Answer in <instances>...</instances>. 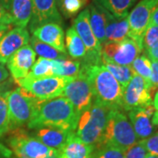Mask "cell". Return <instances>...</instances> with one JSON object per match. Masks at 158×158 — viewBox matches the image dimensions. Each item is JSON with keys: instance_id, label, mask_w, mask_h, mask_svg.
I'll list each match as a JSON object with an SVG mask.
<instances>
[{"instance_id": "obj_2", "label": "cell", "mask_w": 158, "mask_h": 158, "mask_svg": "<svg viewBox=\"0 0 158 158\" xmlns=\"http://www.w3.org/2000/svg\"><path fill=\"white\" fill-rule=\"evenodd\" d=\"M80 73L88 79L94 95V100L112 110L122 109L124 88L103 64L81 65Z\"/></svg>"}, {"instance_id": "obj_7", "label": "cell", "mask_w": 158, "mask_h": 158, "mask_svg": "<svg viewBox=\"0 0 158 158\" xmlns=\"http://www.w3.org/2000/svg\"><path fill=\"white\" fill-rule=\"evenodd\" d=\"M72 27L78 34L86 48V56L81 65L101 64L102 46L93 34L90 25V11L86 7L74 19Z\"/></svg>"}, {"instance_id": "obj_44", "label": "cell", "mask_w": 158, "mask_h": 158, "mask_svg": "<svg viewBox=\"0 0 158 158\" xmlns=\"http://www.w3.org/2000/svg\"><path fill=\"white\" fill-rule=\"evenodd\" d=\"M153 106L155 107L156 111H158V90H156L155 97H154V101H153Z\"/></svg>"}, {"instance_id": "obj_29", "label": "cell", "mask_w": 158, "mask_h": 158, "mask_svg": "<svg viewBox=\"0 0 158 158\" xmlns=\"http://www.w3.org/2000/svg\"><path fill=\"white\" fill-rule=\"evenodd\" d=\"M131 69L135 75H137L150 84L151 77V60L147 55H140L131 64Z\"/></svg>"}, {"instance_id": "obj_30", "label": "cell", "mask_w": 158, "mask_h": 158, "mask_svg": "<svg viewBox=\"0 0 158 158\" xmlns=\"http://www.w3.org/2000/svg\"><path fill=\"white\" fill-rule=\"evenodd\" d=\"M60 62V77H77L81 70V62L78 60L62 58Z\"/></svg>"}, {"instance_id": "obj_8", "label": "cell", "mask_w": 158, "mask_h": 158, "mask_svg": "<svg viewBox=\"0 0 158 158\" xmlns=\"http://www.w3.org/2000/svg\"><path fill=\"white\" fill-rule=\"evenodd\" d=\"M73 77H49L45 78H23L17 81L19 87L28 91L40 101H46L62 96L63 89Z\"/></svg>"}, {"instance_id": "obj_47", "label": "cell", "mask_w": 158, "mask_h": 158, "mask_svg": "<svg viewBox=\"0 0 158 158\" xmlns=\"http://www.w3.org/2000/svg\"><path fill=\"white\" fill-rule=\"evenodd\" d=\"M6 92H7V90H5L2 86H0V95H1V94H4V93H6Z\"/></svg>"}, {"instance_id": "obj_6", "label": "cell", "mask_w": 158, "mask_h": 158, "mask_svg": "<svg viewBox=\"0 0 158 158\" xmlns=\"http://www.w3.org/2000/svg\"><path fill=\"white\" fill-rule=\"evenodd\" d=\"M8 139L10 149L17 158H48L58 150L47 147L26 131L17 128Z\"/></svg>"}, {"instance_id": "obj_13", "label": "cell", "mask_w": 158, "mask_h": 158, "mask_svg": "<svg viewBox=\"0 0 158 158\" xmlns=\"http://www.w3.org/2000/svg\"><path fill=\"white\" fill-rule=\"evenodd\" d=\"M47 23L62 26V17L57 9L56 0H33L32 17L28 24L30 32Z\"/></svg>"}, {"instance_id": "obj_23", "label": "cell", "mask_w": 158, "mask_h": 158, "mask_svg": "<svg viewBox=\"0 0 158 158\" xmlns=\"http://www.w3.org/2000/svg\"><path fill=\"white\" fill-rule=\"evenodd\" d=\"M56 69L57 59L49 60L39 57V59L34 62V66L25 78L40 79L49 77H56Z\"/></svg>"}, {"instance_id": "obj_26", "label": "cell", "mask_w": 158, "mask_h": 158, "mask_svg": "<svg viewBox=\"0 0 158 158\" xmlns=\"http://www.w3.org/2000/svg\"><path fill=\"white\" fill-rule=\"evenodd\" d=\"M88 3L89 0H56V6L62 17L71 19L83 11Z\"/></svg>"}, {"instance_id": "obj_18", "label": "cell", "mask_w": 158, "mask_h": 158, "mask_svg": "<svg viewBox=\"0 0 158 158\" xmlns=\"http://www.w3.org/2000/svg\"><path fill=\"white\" fill-rule=\"evenodd\" d=\"M73 133H70L65 130L50 127H42L33 130L31 135L35 137L41 143L47 147L53 149L59 150L68 141L69 137Z\"/></svg>"}, {"instance_id": "obj_38", "label": "cell", "mask_w": 158, "mask_h": 158, "mask_svg": "<svg viewBox=\"0 0 158 158\" xmlns=\"http://www.w3.org/2000/svg\"><path fill=\"white\" fill-rule=\"evenodd\" d=\"M9 78V71L5 67L4 64L0 63V84L4 83L7 79Z\"/></svg>"}, {"instance_id": "obj_20", "label": "cell", "mask_w": 158, "mask_h": 158, "mask_svg": "<svg viewBox=\"0 0 158 158\" xmlns=\"http://www.w3.org/2000/svg\"><path fill=\"white\" fill-rule=\"evenodd\" d=\"M93 150L92 146L81 141L73 133L63 147L58 150V158H90Z\"/></svg>"}, {"instance_id": "obj_48", "label": "cell", "mask_w": 158, "mask_h": 158, "mask_svg": "<svg viewBox=\"0 0 158 158\" xmlns=\"http://www.w3.org/2000/svg\"><path fill=\"white\" fill-rule=\"evenodd\" d=\"M146 158H158V156H152V155H148V154Z\"/></svg>"}, {"instance_id": "obj_40", "label": "cell", "mask_w": 158, "mask_h": 158, "mask_svg": "<svg viewBox=\"0 0 158 158\" xmlns=\"http://www.w3.org/2000/svg\"><path fill=\"white\" fill-rule=\"evenodd\" d=\"M146 55L150 60H155L158 61V44L154 48L150 49L146 52Z\"/></svg>"}, {"instance_id": "obj_14", "label": "cell", "mask_w": 158, "mask_h": 158, "mask_svg": "<svg viewBox=\"0 0 158 158\" xmlns=\"http://www.w3.org/2000/svg\"><path fill=\"white\" fill-rule=\"evenodd\" d=\"M30 34L24 27H14L9 30L0 39V63L6 64L19 49L29 44Z\"/></svg>"}, {"instance_id": "obj_5", "label": "cell", "mask_w": 158, "mask_h": 158, "mask_svg": "<svg viewBox=\"0 0 158 158\" xmlns=\"http://www.w3.org/2000/svg\"><path fill=\"white\" fill-rule=\"evenodd\" d=\"M8 107L11 130L27 125L33 117L40 100L21 87L5 93Z\"/></svg>"}, {"instance_id": "obj_45", "label": "cell", "mask_w": 158, "mask_h": 158, "mask_svg": "<svg viewBox=\"0 0 158 158\" xmlns=\"http://www.w3.org/2000/svg\"><path fill=\"white\" fill-rule=\"evenodd\" d=\"M152 123L154 126L158 127V111H156L152 117Z\"/></svg>"}, {"instance_id": "obj_31", "label": "cell", "mask_w": 158, "mask_h": 158, "mask_svg": "<svg viewBox=\"0 0 158 158\" xmlns=\"http://www.w3.org/2000/svg\"><path fill=\"white\" fill-rule=\"evenodd\" d=\"M158 44V26L149 22L142 36V49L145 52L154 48Z\"/></svg>"}, {"instance_id": "obj_10", "label": "cell", "mask_w": 158, "mask_h": 158, "mask_svg": "<svg viewBox=\"0 0 158 158\" xmlns=\"http://www.w3.org/2000/svg\"><path fill=\"white\" fill-rule=\"evenodd\" d=\"M153 90L147 81L134 75L130 82L123 90L122 109L128 112L134 108L147 107L153 105Z\"/></svg>"}, {"instance_id": "obj_39", "label": "cell", "mask_w": 158, "mask_h": 158, "mask_svg": "<svg viewBox=\"0 0 158 158\" xmlns=\"http://www.w3.org/2000/svg\"><path fill=\"white\" fill-rule=\"evenodd\" d=\"M11 149L0 143V158H11Z\"/></svg>"}, {"instance_id": "obj_11", "label": "cell", "mask_w": 158, "mask_h": 158, "mask_svg": "<svg viewBox=\"0 0 158 158\" xmlns=\"http://www.w3.org/2000/svg\"><path fill=\"white\" fill-rule=\"evenodd\" d=\"M62 97L67 98L73 105L79 116L89 109L94 102V95L90 83L81 73L65 86Z\"/></svg>"}, {"instance_id": "obj_12", "label": "cell", "mask_w": 158, "mask_h": 158, "mask_svg": "<svg viewBox=\"0 0 158 158\" xmlns=\"http://www.w3.org/2000/svg\"><path fill=\"white\" fill-rule=\"evenodd\" d=\"M157 6L158 0H141L127 15L128 37L135 40L141 48L143 34L150 22L153 11Z\"/></svg>"}, {"instance_id": "obj_36", "label": "cell", "mask_w": 158, "mask_h": 158, "mask_svg": "<svg viewBox=\"0 0 158 158\" xmlns=\"http://www.w3.org/2000/svg\"><path fill=\"white\" fill-rule=\"evenodd\" d=\"M150 85L153 91L158 88V61L151 60V77Z\"/></svg>"}, {"instance_id": "obj_16", "label": "cell", "mask_w": 158, "mask_h": 158, "mask_svg": "<svg viewBox=\"0 0 158 158\" xmlns=\"http://www.w3.org/2000/svg\"><path fill=\"white\" fill-rule=\"evenodd\" d=\"M36 54L30 44L24 46L12 56L6 62L9 72L17 82L25 78L30 72L35 62Z\"/></svg>"}, {"instance_id": "obj_27", "label": "cell", "mask_w": 158, "mask_h": 158, "mask_svg": "<svg viewBox=\"0 0 158 158\" xmlns=\"http://www.w3.org/2000/svg\"><path fill=\"white\" fill-rule=\"evenodd\" d=\"M29 42H30V46L32 47V48L35 52V54H37L41 58H46V59H49V60L67 58V54H64V53L58 51L55 48L40 41L34 36L30 37Z\"/></svg>"}, {"instance_id": "obj_37", "label": "cell", "mask_w": 158, "mask_h": 158, "mask_svg": "<svg viewBox=\"0 0 158 158\" xmlns=\"http://www.w3.org/2000/svg\"><path fill=\"white\" fill-rule=\"evenodd\" d=\"M0 24L4 25H12L11 18L9 11L0 4Z\"/></svg>"}, {"instance_id": "obj_25", "label": "cell", "mask_w": 158, "mask_h": 158, "mask_svg": "<svg viewBox=\"0 0 158 158\" xmlns=\"http://www.w3.org/2000/svg\"><path fill=\"white\" fill-rule=\"evenodd\" d=\"M117 18L127 17L137 0H92Z\"/></svg>"}, {"instance_id": "obj_28", "label": "cell", "mask_w": 158, "mask_h": 158, "mask_svg": "<svg viewBox=\"0 0 158 158\" xmlns=\"http://www.w3.org/2000/svg\"><path fill=\"white\" fill-rule=\"evenodd\" d=\"M101 62L123 88L127 86L135 75L130 66H121L106 60H102Z\"/></svg>"}, {"instance_id": "obj_17", "label": "cell", "mask_w": 158, "mask_h": 158, "mask_svg": "<svg viewBox=\"0 0 158 158\" xmlns=\"http://www.w3.org/2000/svg\"><path fill=\"white\" fill-rule=\"evenodd\" d=\"M31 33L33 34L32 36L36 39L50 45L62 53L67 54L64 44L65 34L61 25L56 23H47L38 27Z\"/></svg>"}, {"instance_id": "obj_34", "label": "cell", "mask_w": 158, "mask_h": 158, "mask_svg": "<svg viewBox=\"0 0 158 158\" xmlns=\"http://www.w3.org/2000/svg\"><path fill=\"white\" fill-rule=\"evenodd\" d=\"M145 148L148 155L158 156V132L154 133L147 139L138 141Z\"/></svg>"}, {"instance_id": "obj_24", "label": "cell", "mask_w": 158, "mask_h": 158, "mask_svg": "<svg viewBox=\"0 0 158 158\" xmlns=\"http://www.w3.org/2000/svg\"><path fill=\"white\" fill-rule=\"evenodd\" d=\"M66 52L74 60L82 62L86 56V48L79 35L74 30L73 27L67 29L66 31Z\"/></svg>"}, {"instance_id": "obj_1", "label": "cell", "mask_w": 158, "mask_h": 158, "mask_svg": "<svg viewBox=\"0 0 158 158\" xmlns=\"http://www.w3.org/2000/svg\"><path fill=\"white\" fill-rule=\"evenodd\" d=\"M79 117L73 105L67 98L61 96L46 101H40L27 126L31 130L50 127L74 133Z\"/></svg>"}, {"instance_id": "obj_22", "label": "cell", "mask_w": 158, "mask_h": 158, "mask_svg": "<svg viewBox=\"0 0 158 158\" xmlns=\"http://www.w3.org/2000/svg\"><path fill=\"white\" fill-rule=\"evenodd\" d=\"M90 11V25L91 30L95 37L99 42V44L103 46L106 43V14L105 9L95 3L90 4L88 6Z\"/></svg>"}, {"instance_id": "obj_21", "label": "cell", "mask_w": 158, "mask_h": 158, "mask_svg": "<svg viewBox=\"0 0 158 158\" xmlns=\"http://www.w3.org/2000/svg\"><path fill=\"white\" fill-rule=\"evenodd\" d=\"M32 11L33 0H12L9 9L12 25L27 28L32 17Z\"/></svg>"}, {"instance_id": "obj_33", "label": "cell", "mask_w": 158, "mask_h": 158, "mask_svg": "<svg viewBox=\"0 0 158 158\" xmlns=\"http://www.w3.org/2000/svg\"><path fill=\"white\" fill-rule=\"evenodd\" d=\"M90 158H125V152L112 146H104L93 150Z\"/></svg>"}, {"instance_id": "obj_43", "label": "cell", "mask_w": 158, "mask_h": 158, "mask_svg": "<svg viewBox=\"0 0 158 158\" xmlns=\"http://www.w3.org/2000/svg\"><path fill=\"white\" fill-rule=\"evenodd\" d=\"M11 1H12V0H0V4L5 7L7 11H9V9H10V6H11Z\"/></svg>"}, {"instance_id": "obj_3", "label": "cell", "mask_w": 158, "mask_h": 158, "mask_svg": "<svg viewBox=\"0 0 158 158\" xmlns=\"http://www.w3.org/2000/svg\"><path fill=\"white\" fill-rule=\"evenodd\" d=\"M137 142L134 128L123 111L111 110L101 139L94 149L104 146H112L125 152Z\"/></svg>"}, {"instance_id": "obj_46", "label": "cell", "mask_w": 158, "mask_h": 158, "mask_svg": "<svg viewBox=\"0 0 158 158\" xmlns=\"http://www.w3.org/2000/svg\"><path fill=\"white\" fill-rule=\"evenodd\" d=\"M58 156H59V151H57V152L55 153L53 156H49V157L48 158H58Z\"/></svg>"}, {"instance_id": "obj_35", "label": "cell", "mask_w": 158, "mask_h": 158, "mask_svg": "<svg viewBox=\"0 0 158 158\" xmlns=\"http://www.w3.org/2000/svg\"><path fill=\"white\" fill-rule=\"evenodd\" d=\"M147 155V151L139 142L125 151V158H146Z\"/></svg>"}, {"instance_id": "obj_32", "label": "cell", "mask_w": 158, "mask_h": 158, "mask_svg": "<svg viewBox=\"0 0 158 158\" xmlns=\"http://www.w3.org/2000/svg\"><path fill=\"white\" fill-rule=\"evenodd\" d=\"M11 131V123L5 93L0 95V138Z\"/></svg>"}, {"instance_id": "obj_9", "label": "cell", "mask_w": 158, "mask_h": 158, "mask_svg": "<svg viewBox=\"0 0 158 158\" xmlns=\"http://www.w3.org/2000/svg\"><path fill=\"white\" fill-rule=\"evenodd\" d=\"M143 51L135 40L127 37L120 41L106 42L102 46V60L121 66H131Z\"/></svg>"}, {"instance_id": "obj_42", "label": "cell", "mask_w": 158, "mask_h": 158, "mask_svg": "<svg viewBox=\"0 0 158 158\" xmlns=\"http://www.w3.org/2000/svg\"><path fill=\"white\" fill-rule=\"evenodd\" d=\"M150 23L158 26V6L155 8V10L153 11L152 16L150 19Z\"/></svg>"}, {"instance_id": "obj_4", "label": "cell", "mask_w": 158, "mask_h": 158, "mask_svg": "<svg viewBox=\"0 0 158 158\" xmlns=\"http://www.w3.org/2000/svg\"><path fill=\"white\" fill-rule=\"evenodd\" d=\"M111 110L94 100L90 107L80 115L74 134L81 141L94 148L101 139Z\"/></svg>"}, {"instance_id": "obj_19", "label": "cell", "mask_w": 158, "mask_h": 158, "mask_svg": "<svg viewBox=\"0 0 158 158\" xmlns=\"http://www.w3.org/2000/svg\"><path fill=\"white\" fill-rule=\"evenodd\" d=\"M106 14V42L120 41L128 37L129 25L127 16L117 18L105 9Z\"/></svg>"}, {"instance_id": "obj_41", "label": "cell", "mask_w": 158, "mask_h": 158, "mask_svg": "<svg viewBox=\"0 0 158 158\" xmlns=\"http://www.w3.org/2000/svg\"><path fill=\"white\" fill-rule=\"evenodd\" d=\"M11 25H4V24H0V39L5 35V34L11 30Z\"/></svg>"}, {"instance_id": "obj_15", "label": "cell", "mask_w": 158, "mask_h": 158, "mask_svg": "<svg viewBox=\"0 0 158 158\" xmlns=\"http://www.w3.org/2000/svg\"><path fill=\"white\" fill-rule=\"evenodd\" d=\"M156 112L153 105L147 107L134 108L127 112L129 121L135 133L138 141L147 139L155 133L156 126L152 123V117Z\"/></svg>"}]
</instances>
